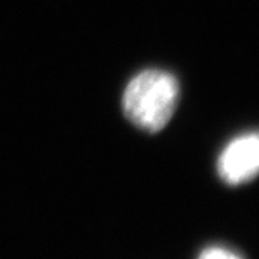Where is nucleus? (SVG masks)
Masks as SVG:
<instances>
[{"label":"nucleus","mask_w":259,"mask_h":259,"mask_svg":"<svg viewBox=\"0 0 259 259\" xmlns=\"http://www.w3.org/2000/svg\"><path fill=\"white\" fill-rule=\"evenodd\" d=\"M179 101V83L168 72L148 69L136 75L127 85L122 108L133 124L157 133L173 117Z\"/></svg>","instance_id":"obj_1"},{"label":"nucleus","mask_w":259,"mask_h":259,"mask_svg":"<svg viewBox=\"0 0 259 259\" xmlns=\"http://www.w3.org/2000/svg\"><path fill=\"white\" fill-rule=\"evenodd\" d=\"M259 167V139L256 133L233 139L218 160V173L228 185H242L256 176Z\"/></svg>","instance_id":"obj_2"},{"label":"nucleus","mask_w":259,"mask_h":259,"mask_svg":"<svg viewBox=\"0 0 259 259\" xmlns=\"http://www.w3.org/2000/svg\"><path fill=\"white\" fill-rule=\"evenodd\" d=\"M199 259H241L231 250L225 248H209L200 253Z\"/></svg>","instance_id":"obj_3"}]
</instances>
